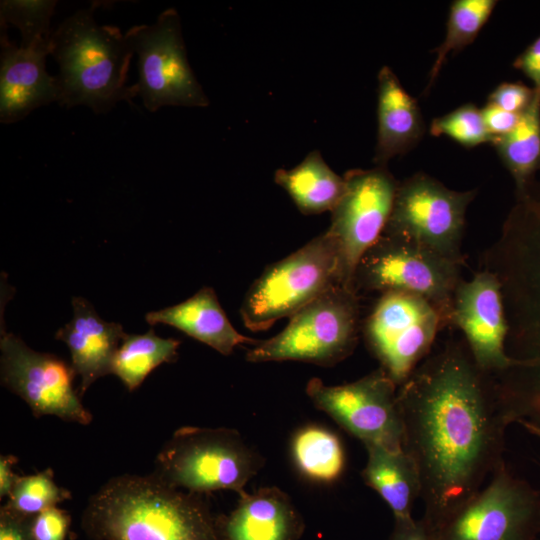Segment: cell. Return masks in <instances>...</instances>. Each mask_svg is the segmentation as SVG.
Masks as SVG:
<instances>
[{"instance_id":"74e56055","label":"cell","mask_w":540,"mask_h":540,"mask_svg":"<svg viewBox=\"0 0 540 540\" xmlns=\"http://www.w3.org/2000/svg\"><path fill=\"white\" fill-rule=\"evenodd\" d=\"M528 433L540 438V428L529 426V425H523L522 426Z\"/></svg>"},{"instance_id":"603a6c76","label":"cell","mask_w":540,"mask_h":540,"mask_svg":"<svg viewBox=\"0 0 540 540\" xmlns=\"http://www.w3.org/2000/svg\"><path fill=\"white\" fill-rule=\"evenodd\" d=\"M274 181L305 215L331 212L345 190L344 177L328 166L318 150L292 169H278Z\"/></svg>"},{"instance_id":"e0dca14e","label":"cell","mask_w":540,"mask_h":540,"mask_svg":"<svg viewBox=\"0 0 540 540\" xmlns=\"http://www.w3.org/2000/svg\"><path fill=\"white\" fill-rule=\"evenodd\" d=\"M5 27L0 36V122L22 120L33 110L58 101L57 79L46 70L51 55V39L23 48L8 38Z\"/></svg>"},{"instance_id":"f546056e","label":"cell","mask_w":540,"mask_h":540,"mask_svg":"<svg viewBox=\"0 0 540 540\" xmlns=\"http://www.w3.org/2000/svg\"><path fill=\"white\" fill-rule=\"evenodd\" d=\"M429 132L433 136H447L464 148L492 143L481 109L472 103L464 104L451 112L434 118Z\"/></svg>"},{"instance_id":"d4e9b609","label":"cell","mask_w":540,"mask_h":540,"mask_svg":"<svg viewBox=\"0 0 540 540\" xmlns=\"http://www.w3.org/2000/svg\"><path fill=\"white\" fill-rule=\"evenodd\" d=\"M291 455L298 471L318 483H332L345 468V451L338 435L310 424L298 429L291 439Z\"/></svg>"},{"instance_id":"8fae6325","label":"cell","mask_w":540,"mask_h":540,"mask_svg":"<svg viewBox=\"0 0 540 540\" xmlns=\"http://www.w3.org/2000/svg\"><path fill=\"white\" fill-rule=\"evenodd\" d=\"M442 326L439 312L424 298L388 292L379 296L362 331L380 368L399 387L429 355Z\"/></svg>"},{"instance_id":"5bb4252c","label":"cell","mask_w":540,"mask_h":540,"mask_svg":"<svg viewBox=\"0 0 540 540\" xmlns=\"http://www.w3.org/2000/svg\"><path fill=\"white\" fill-rule=\"evenodd\" d=\"M540 492L503 463L452 518L440 540H537Z\"/></svg>"},{"instance_id":"f1b7e54d","label":"cell","mask_w":540,"mask_h":540,"mask_svg":"<svg viewBox=\"0 0 540 540\" xmlns=\"http://www.w3.org/2000/svg\"><path fill=\"white\" fill-rule=\"evenodd\" d=\"M57 1L54 0H2L0 24L15 26L21 34L20 46L32 47L51 39L50 21Z\"/></svg>"},{"instance_id":"ba28073f","label":"cell","mask_w":540,"mask_h":540,"mask_svg":"<svg viewBox=\"0 0 540 540\" xmlns=\"http://www.w3.org/2000/svg\"><path fill=\"white\" fill-rule=\"evenodd\" d=\"M461 265L414 241L383 233L360 259L353 288L358 294L404 292L420 296L436 308L444 325H450Z\"/></svg>"},{"instance_id":"d6a6232c","label":"cell","mask_w":540,"mask_h":540,"mask_svg":"<svg viewBox=\"0 0 540 540\" xmlns=\"http://www.w3.org/2000/svg\"><path fill=\"white\" fill-rule=\"evenodd\" d=\"M481 112L485 126L493 139L509 133L516 126L521 115L508 112L488 102Z\"/></svg>"},{"instance_id":"836d02e7","label":"cell","mask_w":540,"mask_h":540,"mask_svg":"<svg viewBox=\"0 0 540 540\" xmlns=\"http://www.w3.org/2000/svg\"><path fill=\"white\" fill-rule=\"evenodd\" d=\"M0 540H34L30 531V518L1 506Z\"/></svg>"},{"instance_id":"4dcf8cb0","label":"cell","mask_w":540,"mask_h":540,"mask_svg":"<svg viewBox=\"0 0 540 540\" xmlns=\"http://www.w3.org/2000/svg\"><path fill=\"white\" fill-rule=\"evenodd\" d=\"M70 523L69 513L54 506L30 518V531L34 540H66Z\"/></svg>"},{"instance_id":"ac0fdd59","label":"cell","mask_w":540,"mask_h":540,"mask_svg":"<svg viewBox=\"0 0 540 540\" xmlns=\"http://www.w3.org/2000/svg\"><path fill=\"white\" fill-rule=\"evenodd\" d=\"M72 306L73 318L56 332L55 338L70 351L82 397L98 378L111 374L113 358L127 333L121 324L103 320L82 297H73Z\"/></svg>"},{"instance_id":"9c48e42d","label":"cell","mask_w":540,"mask_h":540,"mask_svg":"<svg viewBox=\"0 0 540 540\" xmlns=\"http://www.w3.org/2000/svg\"><path fill=\"white\" fill-rule=\"evenodd\" d=\"M138 56V96L155 112L163 106L207 107L209 99L189 64L179 14L164 10L153 24L126 31Z\"/></svg>"},{"instance_id":"52a82bcc","label":"cell","mask_w":540,"mask_h":540,"mask_svg":"<svg viewBox=\"0 0 540 540\" xmlns=\"http://www.w3.org/2000/svg\"><path fill=\"white\" fill-rule=\"evenodd\" d=\"M359 294L339 285L289 318L287 326L246 353L252 363L299 361L330 367L354 351L360 331Z\"/></svg>"},{"instance_id":"d6986e66","label":"cell","mask_w":540,"mask_h":540,"mask_svg":"<svg viewBox=\"0 0 540 540\" xmlns=\"http://www.w3.org/2000/svg\"><path fill=\"white\" fill-rule=\"evenodd\" d=\"M222 520L221 540H299L304 522L290 497L278 487L239 495Z\"/></svg>"},{"instance_id":"4316f807","label":"cell","mask_w":540,"mask_h":540,"mask_svg":"<svg viewBox=\"0 0 540 540\" xmlns=\"http://www.w3.org/2000/svg\"><path fill=\"white\" fill-rule=\"evenodd\" d=\"M496 5V0H455L451 3L445 38L434 50L436 57L425 91L435 82L448 55L459 52L475 40Z\"/></svg>"},{"instance_id":"7402d4cb","label":"cell","mask_w":540,"mask_h":540,"mask_svg":"<svg viewBox=\"0 0 540 540\" xmlns=\"http://www.w3.org/2000/svg\"><path fill=\"white\" fill-rule=\"evenodd\" d=\"M367 461L361 475L367 486L378 493L390 508L394 521L412 519L414 504L421 496L418 470L402 449L365 446Z\"/></svg>"},{"instance_id":"7c38bea8","label":"cell","mask_w":540,"mask_h":540,"mask_svg":"<svg viewBox=\"0 0 540 540\" xmlns=\"http://www.w3.org/2000/svg\"><path fill=\"white\" fill-rule=\"evenodd\" d=\"M305 391L317 409L364 446L402 449L403 420L398 387L380 367L342 385L329 386L315 377L307 382Z\"/></svg>"},{"instance_id":"8d00e7d4","label":"cell","mask_w":540,"mask_h":540,"mask_svg":"<svg viewBox=\"0 0 540 540\" xmlns=\"http://www.w3.org/2000/svg\"><path fill=\"white\" fill-rule=\"evenodd\" d=\"M17 458L14 455L0 456V498H8L19 475L14 472Z\"/></svg>"},{"instance_id":"30bf717a","label":"cell","mask_w":540,"mask_h":540,"mask_svg":"<svg viewBox=\"0 0 540 540\" xmlns=\"http://www.w3.org/2000/svg\"><path fill=\"white\" fill-rule=\"evenodd\" d=\"M477 190L455 191L425 173L399 182L384 234L396 235L463 264L468 205Z\"/></svg>"},{"instance_id":"277c9868","label":"cell","mask_w":540,"mask_h":540,"mask_svg":"<svg viewBox=\"0 0 540 540\" xmlns=\"http://www.w3.org/2000/svg\"><path fill=\"white\" fill-rule=\"evenodd\" d=\"M93 14L91 7L66 18L52 32L51 55L59 66L58 104L68 109L85 105L102 114L138 93L135 84H128L134 52L126 34L97 24Z\"/></svg>"},{"instance_id":"cb8c5ba5","label":"cell","mask_w":540,"mask_h":540,"mask_svg":"<svg viewBox=\"0 0 540 540\" xmlns=\"http://www.w3.org/2000/svg\"><path fill=\"white\" fill-rule=\"evenodd\" d=\"M491 144L513 177L516 192L523 191L540 170V91L535 89L532 102L516 126Z\"/></svg>"},{"instance_id":"83f0119b","label":"cell","mask_w":540,"mask_h":540,"mask_svg":"<svg viewBox=\"0 0 540 540\" xmlns=\"http://www.w3.org/2000/svg\"><path fill=\"white\" fill-rule=\"evenodd\" d=\"M71 498V493L54 480V472L47 468L35 474L18 476L5 507L31 518L42 511Z\"/></svg>"},{"instance_id":"8992f818","label":"cell","mask_w":540,"mask_h":540,"mask_svg":"<svg viewBox=\"0 0 540 540\" xmlns=\"http://www.w3.org/2000/svg\"><path fill=\"white\" fill-rule=\"evenodd\" d=\"M261 457L229 428L185 426L158 452L154 475L193 494L232 490L239 495L259 471Z\"/></svg>"},{"instance_id":"9a60e30c","label":"cell","mask_w":540,"mask_h":540,"mask_svg":"<svg viewBox=\"0 0 540 540\" xmlns=\"http://www.w3.org/2000/svg\"><path fill=\"white\" fill-rule=\"evenodd\" d=\"M343 177L345 190L326 232L339 247L346 283L353 288L360 259L386 228L399 182L386 166L353 169Z\"/></svg>"},{"instance_id":"2e32d148","label":"cell","mask_w":540,"mask_h":540,"mask_svg":"<svg viewBox=\"0 0 540 540\" xmlns=\"http://www.w3.org/2000/svg\"><path fill=\"white\" fill-rule=\"evenodd\" d=\"M451 324L464 334L477 367L495 376L516 363L506 350L508 323L501 284L483 269L471 280H460L452 300Z\"/></svg>"},{"instance_id":"1f68e13d","label":"cell","mask_w":540,"mask_h":540,"mask_svg":"<svg viewBox=\"0 0 540 540\" xmlns=\"http://www.w3.org/2000/svg\"><path fill=\"white\" fill-rule=\"evenodd\" d=\"M535 95V89L522 82H503L488 96V103L515 114L523 113Z\"/></svg>"},{"instance_id":"484cf974","label":"cell","mask_w":540,"mask_h":540,"mask_svg":"<svg viewBox=\"0 0 540 540\" xmlns=\"http://www.w3.org/2000/svg\"><path fill=\"white\" fill-rule=\"evenodd\" d=\"M180 343L159 337L153 328L144 334H126L113 358L111 374L132 392L155 368L176 361Z\"/></svg>"},{"instance_id":"44dd1931","label":"cell","mask_w":540,"mask_h":540,"mask_svg":"<svg viewBox=\"0 0 540 540\" xmlns=\"http://www.w3.org/2000/svg\"><path fill=\"white\" fill-rule=\"evenodd\" d=\"M145 319L151 326L174 327L225 356L239 345L258 343L233 327L211 287H202L179 304L149 312Z\"/></svg>"},{"instance_id":"e575fe53","label":"cell","mask_w":540,"mask_h":540,"mask_svg":"<svg viewBox=\"0 0 540 540\" xmlns=\"http://www.w3.org/2000/svg\"><path fill=\"white\" fill-rule=\"evenodd\" d=\"M513 67L522 72L540 91V35L514 60Z\"/></svg>"},{"instance_id":"3957f363","label":"cell","mask_w":540,"mask_h":540,"mask_svg":"<svg viewBox=\"0 0 540 540\" xmlns=\"http://www.w3.org/2000/svg\"><path fill=\"white\" fill-rule=\"evenodd\" d=\"M499 239L484 255V269L501 284L506 350L530 362L540 381V182L516 193Z\"/></svg>"},{"instance_id":"ffe728a7","label":"cell","mask_w":540,"mask_h":540,"mask_svg":"<svg viewBox=\"0 0 540 540\" xmlns=\"http://www.w3.org/2000/svg\"><path fill=\"white\" fill-rule=\"evenodd\" d=\"M377 143L374 163L388 162L414 148L425 133V124L417 100L402 86L388 66L378 73Z\"/></svg>"},{"instance_id":"5b68a950","label":"cell","mask_w":540,"mask_h":540,"mask_svg":"<svg viewBox=\"0 0 540 540\" xmlns=\"http://www.w3.org/2000/svg\"><path fill=\"white\" fill-rule=\"evenodd\" d=\"M339 285L348 286L340 250L324 231L264 269L247 290L240 316L247 329L265 331Z\"/></svg>"},{"instance_id":"7a4b0ae2","label":"cell","mask_w":540,"mask_h":540,"mask_svg":"<svg viewBox=\"0 0 540 540\" xmlns=\"http://www.w3.org/2000/svg\"><path fill=\"white\" fill-rule=\"evenodd\" d=\"M81 527L92 540H221L200 495L154 474L108 480L88 500Z\"/></svg>"},{"instance_id":"6da1fadb","label":"cell","mask_w":540,"mask_h":540,"mask_svg":"<svg viewBox=\"0 0 540 540\" xmlns=\"http://www.w3.org/2000/svg\"><path fill=\"white\" fill-rule=\"evenodd\" d=\"M403 450L421 482L422 521L431 540L504 463L510 425L492 376L462 345L449 342L428 355L398 387Z\"/></svg>"},{"instance_id":"4fadbf2b","label":"cell","mask_w":540,"mask_h":540,"mask_svg":"<svg viewBox=\"0 0 540 540\" xmlns=\"http://www.w3.org/2000/svg\"><path fill=\"white\" fill-rule=\"evenodd\" d=\"M0 377L8 390L23 399L35 417L55 416L80 425L93 416L73 386L71 363L55 354L38 352L1 326Z\"/></svg>"},{"instance_id":"d590c367","label":"cell","mask_w":540,"mask_h":540,"mask_svg":"<svg viewBox=\"0 0 540 540\" xmlns=\"http://www.w3.org/2000/svg\"><path fill=\"white\" fill-rule=\"evenodd\" d=\"M389 540H431L423 521L414 518L394 521V528Z\"/></svg>"}]
</instances>
